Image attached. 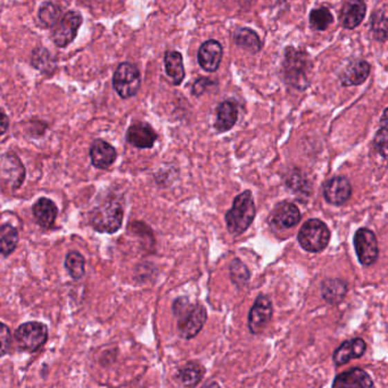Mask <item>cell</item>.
Segmentation results:
<instances>
[{
  "label": "cell",
  "mask_w": 388,
  "mask_h": 388,
  "mask_svg": "<svg viewBox=\"0 0 388 388\" xmlns=\"http://www.w3.org/2000/svg\"><path fill=\"white\" fill-rule=\"evenodd\" d=\"M31 63H33V68L40 71L42 73H53L56 68V63L53 59L50 53L41 47L35 49Z\"/></svg>",
  "instance_id": "f1b7e54d"
},
{
  "label": "cell",
  "mask_w": 388,
  "mask_h": 388,
  "mask_svg": "<svg viewBox=\"0 0 388 388\" xmlns=\"http://www.w3.org/2000/svg\"><path fill=\"white\" fill-rule=\"evenodd\" d=\"M232 39L236 45L252 54H257L262 48L260 37L255 31L248 29V28H241V29L236 30Z\"/></svg>",
  "instance_id": "484cf974"
},
{
  "label": "cell",
  "mask_w": 388,
  "mask_h": 388,
  "mask_svg": "<svg viewBox=\"0 0 388 388\" xmlns=\"http://www.w3.org/2000/svg\"><path fill=\"white\" fill-rule=\"evenodd\" d=\"M140 72L131 63H121L113 77V87L123 100L135 96L140 89Z\"/></svg>",
  "instance_id": "8992f818"
},
{
  "label": "cell",
  "mask_w": 388,
  "mask_h": 388,
  "mask_svg": "<svg viewBox=\"0 0 388 388\" xmlns=\"http://www.w3.org/2000/svg\"><path fill=\"white\" fill-rule=\"evenodd\" d=\"M257 215V207L253 194L245 190L234 199L232 207L225 214V223L229 232L234 236H241L253 223Z\"/></svg>",
  "instance_id": "3957f363"
},
{
  "label": "cell",
  "mask_w": 388,
  "mask_h": 388,
  "mask_svg": "<svg viewBox=\"0 0 388 388\" xmlns=\"http://www.w3.org/2000/svg\"><path fill=\"white\" fill-rule=\"evenodd\" d=\"M272 303L269 297L260 295L250 308L248 315V328L253 335H259L266 329L272 317Z\"/></svg>",
  "instance_id": "30bf717a"
},
{
  "label": "cell",
  "mask_w": 388,
  "mask_h": 388,
  "mask_svg": "<svg viewBox=\"0 0 388 388\" xmlns=\"http://www.w3.org/2000/svg\"><path fill=\"white\" fill-rule=\"evenodd\" d=\"M370 64L366 61H354L342 72L340 75V82L345 87L359 86L368 79L370 74Z\"/></svg>",
  "instance_id": "ffe728a7"
},
{
  "label": "cell",
  "mask_w": 388,
  "mask_h": 388,
  "mask_svg": "<svg viewBox=\"0 0 388 388\" xmlns=\"http://www.w3.org/2000/svg\"><path fill=\"white\" fill-rule=\"evenodd\" d=\"M347 284L342 279H326L321 284V295L329 304H337L347 295Z\"/></svg>",
  "instance_id": "cb8c5ba5"
},
{
  "label": "cell",
  "mask_w": 388,
  "mask_h": 388,
  "mask_svg": "<svg viewBox=\"0 0 388 388\" xmlns=\"http://www.w3.org/2000/svg\"><path fill=\"white\" fill-rule=\"evenodd\" d=\"M297 239L303 250L310 253H319L329 244L331 231L319 219H310L302 225Z\"/></svg>",
  "instance_id": "5b68a950"
},
{
  "label": "cell",
  "mask_w": 388,
  "mask_h": 388,
  "mask_svg": "<svg viewBox=\"0 0 388 388\" xmlns=\"http://www.w3.org/2000/svg\"><path fill=\"white\" fill-rule=\"evenodd\" d=\"M223 48L216 40H207L198 50V63L206 72H215L221 64Z\"/></svg>",
  "instance_id": "7c38bea8"
},
{
  "label": "cell",
  "mask_w": 388,
  "mask_h": 388,
  "mask_svg": "<svg viewBox=\"0 0 388 388\" xmlns=\"http://www.w3.org/2000/svg\"><path fill=\"white\" fill-rule=\"evenodd\" d=\"M376 151L382 155V158L387 156V109H384L382 116V127L376 135L373 140Z\"/></svg>",
  "instance_id": "836d02e7"
},
{
  "label": "cell",
  "mask_w": 388,
  "mask_h": 388,
  "mask_svg": "<svg viewBox=\"0 0 388 388\" xmlns=\"http://www.w3.org/2000/svg\"><path fill=\"white\" fill-rule=\"evenodd\" d=\"M165 63V71L167 77L172 80L174 86H179L185 79V68H183V55L179 52L169 50L164 57Z\"/></svg>",
  "instance_id": "d4e9b609"
},
{
  "label": "cell",
  "mask_w": 388,
  "mask_h": 388,
  "mask_svg": "<svg viewBox=\"0 0 388 388\" xmlns=\"http://www.w3.org/2000/svg\"><path fill=\"white\" fill-rule=\"evenodd\" d=\"M230 277L231 281L237 288H243L250 281V270L241 260L236 259L230 264Z\"/></svg>",
  "instance_id": "1f68e13d"
},
{
  "label": "cell",
  "mask_w": 388,
  "mask_h": 388,
  "mask_svg": "<svg viewBox=\"0 0 388 388\" xmlns=\"http://www.w3.org/2000/svg\"><path fill=\"white\" fill-rule=\"evenodd\" d=\"M62 17V8L58 3L46 1L42 3L38 12V19L42 26L53 28Z\"/></svg>",
  "instance_id": "83f0119b"
},
{
  "label": "cell",
  "mask_w": 388,
  "mask_h": 388,
  "mask_svg": "<svg viewBox=\"0 0 388 388\" xmlns=\"http://www.w3.org/2000/svg\"><path fill=\"white\" fill-rule=\"evenodd\" d=\"M366 350L367 344L362 338L347 340L335 351L333 360L336 366H343L350 362L351 360L361 358Z\"/></svg>",
  "instance_id": "e0dca14e"
},
{
  "label": "cell",
  "mask_w": 388,
  "mask_h": 388,
  "mask_svg": "<svg viewBox=\"0 0 388 388\" xmlns=\"http://www.w3.org/2000/svg\"><path fill=\"white\" fill-rule=\"evenodd\" d=\"M334 22V17L331 10L326 7L315 8L310 14V24L312 28L317 31H324Z\"/></svg>",
  "instance_id": "4dcf8cb0"
},
{
  "label": "cell",
  "mask_w": 388,
  "mask_h": 388,
  "mask_svg": "<svg viewBox=\"0 0 388 388\" xmlns=\"http://www.w3.org/2000/svg\"><path fill=\"white\" fill-rule=\"evenodd\" d=\"M116 156L118 154L116 148L102 139H96L90 147L91 163L97 169H102V170L109 169L116 162Z\"/></svg>",
  "instance_id": "9a60e30c"
},
{
  "label": "cell",
  "mask_w": 388,
  "mask_h": 388,
  "mask_svg": "<svg viewBox=\"0 0 388 388\" xmlns=\"http://www.w3.org/2000/svg\"><path fill=\"white\" fill-rule=\"evenodd\" d=\"M373 386L372 379L364 370L354 368L337 376L333 382L335 388H370Z\"/></svg>",
  "instance_id": "d6986e66"
},
{
  "label": "cell",
  "mask_w": 388,
  "mask_h": 388,
  "mask_svg": "<svg viewBox=\"0 0 388 388\" xmlns=\"http://www.w3.org/2000/svg\"><path fill=\"white\" fill-rule=\"evenodd\" d=\"M156 139H158L156 132L148 123H135L127 131V140L129 144L140 149L153 147Z\"/></svg>",
  "instance_id": "5bb4252c"
},
{
  "label": "cell",
  "mask_w": 388,
  "mask_h": 388,
  "mask_svg": "<svg viewBox=\"0 0 388 388\" xmlns=\"http://www.w3.org/2000/svg\"><path fill=\"white\" fill-rule=\"evenodd\" d=\"M284 77L287 84L295 89L305 90L310 84L312 63L308 53L288 47L284 59Z\"/></svg>",
  "instance_id": "7a4b0ae2"
},
{
  "label": "cell",
  "mask_w": 388,
  "mask_h": 388,
  "mask_svg": "<svg viewBox=\"0 0 388 388\" xmlns=\"http://www.w3.org/2000/svg\"><path fill=\"white\" fill-rule=\"evenodd\" d=\"M123 222V206L118 198H109L90 212V225L98 232L114 234Z\"/></svg>",
  "instance_id": "277c9868"
},
{
  "label": "cell",
  "mask_w": 388,
  "mask_h": 388,
  "mask_svg": "<svg viewBox=\"0 0 388 388\" xmlns=\"http://www.w3.org/2000/svg\"><path fill=\"white\" fill-rule=\"evenodd\" d=\"M19 243V234L13 225H3L0 227V255L7 257L13 253Z\"/></svg>",
  "instance_id": "4316f807"
},
{
  "label": "cell",
  "mask_w": 388,
  "mask_h": 388,
  "mask_svg": "<svg viewBox=\"0 0 388 388\" xmlns=\"http://www.w3.org/2000/svg\"><path fill=\"white\" fill-rule=\"evenodd\" d=\"M15 338L19 349L26 352H35L46 343L48 338V328L41 322H26L17 328Z\"/></svg>",
  "instance_id": "52a82bcc"
},
{
  "label": "cell",
  "mask_w": 388,
  "mask_h": 388,
  "mask_svg": "<svg viewBox=\"0 0 388 388\" xmlns=\"http://www.w3.org/2000/svg\"><path fill=\"white\" fill-rule=\"evenodd\" d=\"M174 312L178 319V334L185 340H190L199 334L207 319L206 308L201 303L192 304L186 297L176 299Z\"/></svg>",
  "instance_id": "6da1fadb"
},
{
  "label": "cell",
  "mask_w": 388,
  "mask_h": 388,
  "mask_svg": "<svg viewBox=\"0 0 388 388\" xmlns=\"http://www.w3.org/2000/svg\"><path fill=\"white\" fill-rule=\"evenodd\" d=\"M322 193L329 204L340 206L351 198L352 186L345 176H334L324 183Z\"/></svg>",
  "instance_id": "8fae6325"
},
{
  "label": "cell",
  "mask_w": 388,
  "mask_h": 388,
  "mask_svg": "<svg viewBox=\"0 0 388 388\" xmlns=\"http://www.w3.org/2000/svg\"><path fill=\"white\" fill-rule=\"evenodd\" d=\"M33 216L37 223L42 228H50L57 216V207L55 203L48 198L38 199L33 207Z\"/></svg>",
  "instance_id": "7402d4cb"
},
{
  "label": "cell",
  "mask_w": 388,
  "mask_h": 388,
  "mask_svg": "<svg viewBox=\"0 0 388 388\" xmlns=\"http://www.w3.org/2000/svg\"><path fill=\"white\" fill-rule=\"evenodd\" d=\"M12 345V335L10 328L6 324L0 322V358L6 355Z\"/></svg>",
  "instance_id": "e575fe53"
},
{
  "label": "cell",
  "mask_w": 388,
  "mask_h": 388,
  "mask_svg": "<svg viewBox=\"0 0 388 388\" xmlns=\"http://www.w3.org/2000/svg\"><path fill=\"white\" fill-rule=\"evenodd\" d=\"M204 375H205V369L202 364L188 362L178 370L176 379L183 386L194 387V386L198 385Z\"/></svg>",
  "instance_id": "603a6c76"
},
{
  "label": "cell",
  "mask_w": 388,
  "mask_h": 388,
  "mask_svg": "<svg viewBox=\"0 0 388 388\" xmlns=\"http://www.w3.org/2000/svg\"><path fill=\"white\" fill-rule=\"evenodd\" d=\"M301 212L293 203H280L272 213L271 222L277 229H289L299 225L301 221Z\"/></svg>",
  "instance_id": "4fadbf2b"
},
{
  "label": "cell",
  "mask_w": 388,
  "mask_h": 388,
  "mask_svg": "<svg viewBox=\"0 0 388 388\" xmlns=\"http://www.w3.org/2000/svg\"><path fill=\"white\" fill-rule=\"evenodd\" d=\"M0 174H1V178L5 180H10V178L13 190H17L22 185L26 171L17 155L13 153H7L1 158Z\"/></svg>",
  "instance_id": "2e32d148"
},
{
  "label": "cell",
  "mask_w": 388,
  "mask_h": 388,
  "mask_svg": "<svg viewBox=\"0 0 388 388\" xmlns=\"http://www.w3.org/2000/svg\"><path fill=\"white\" fill-rule=\"evenodd\" d=\"M367 6L364 0H347L344 5L340 19L345 29H355L366 17Z\"/></svg>",
  "instance_id": "ac0fdd59"
},
{
  "label": "cell",
  "mask_w": 388,
  "mask_h": 388,
  "mask_svg": "<svg viewBox=\"0 0 388 388\" xmlns=\"http://www.w3.org/2000/svg\"><path fill=\"white\" fill-rule=\"evenodd\" d=\"M354 248L356 257L362 266L375 264L379 255L378 241L376 234L367 228H361L354 234Z\"/></svg>",
  "instance_id": "9c48e42d"
},
{
  "label": "cell",
  "mask_w": 388,
  "mask_h": 388,
  "mask_svg": "<svg viewBox=\"0 0 388 388\" xmlns=\"http://www.w3.org/2000/svg\"><path fill=\"white\" fill-rule=\"evenodd\" d=\"M82 15L79 12L71 10L59 19L53 28L52 39L55 45L63 48L70 45L77 35V30L82 24Z\"/></svg>",
  "instance_id": "ba28073f"
},
{
  "label": "cell",
  "mask_w": 388,
  "mask_h": 388,
  "mask_svg": "<svg viewBox=\"0 0 388 388\" xmlns=\"http://www.w3.org/2000/svg\"><path fill=\"white\" fill-rule=\"evenodd\" d=\"M238 120L237 105L231 100L222 102L216 109V120L214 128L218 132L229 131Z\"/></svg>",
  "instance_id": "44dd1931"
},
{
  "label": "cell",
  "mask_w": 388,
  "mask_h": 388,
  "mask_svg": "<svg viewBox=\"0 0 388 388\" xmlns=\"http://www.w3.org/2000/svg\"><path fill=\"white\" fill-rule=\"evenodd\" d=\"M372 35L379 41H385L387 39V15L385 8L376 10L372 15Z\"/></svg>",
  "instance_id": "d6a6232c"
},
{
  "label": "cell",
  "mask_w": 388,
  "mask_h": 388,
  "mask_svg": "<svg viewBox=\"0 0 388 388\" xmlns=\"http://www.w3.org/2000/svg\"><path fill=\"white\" fill-rule=\"evenodd\" d=\"M10 127V120L6 113L3 109H0V136H3L7 131V129Z\"/></svg>",
  "instance_id": "8d00e7d4"
},
{
  "label": "cell",
  "mask_w": 388,
  "mask_h": 388,
  "mask_svg": "<svg viewBox=\"0 0 388 388\" xmlns=\"http://www.w3.org/2000/svg\"><path fill=\"white\" fill-rule=\"evenodd\" d=\"M84 257L77 252H68L65 259V268L73 279L79 280L84 276Z\"/></svg>",
  "instance_id": "f546056e"
},
{
  "label": "cell",
  "mask_w": 388,
  "mask_h": 388,
  "mask_svg": "<svg viewBox=\"0 0 388 388\" xmlns=\"http://www.w3.org/2000/svg\"><path fill=\"white\" fill-rule=\"evenodd\" d=\"M214 84V81L206 79V77H201L198 80L196 81L193 86L194 96H201L203 93H205L207 88L211 87Z\"/></svg>",
  "instance_id": "d590c367"
}]
</instances>
